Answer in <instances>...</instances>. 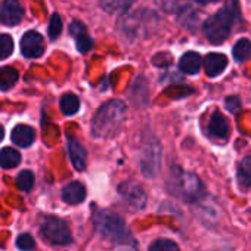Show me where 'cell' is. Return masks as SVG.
<instances>
[{
    "label": "cell",
    "instance_id": "cell-1",
    "mask_svg": "<svg viewBox=\"0 0 251 251\" xmlns=\"http://www.w3.org/2000/svg\"><path fill=\"white\" fill-rule=\"evenodd\" d=\"M126 115V103L120 99L105 102L93 115L92 135L98 139H106L114 136Z\"/></svg>",
    "mask_w": 251,
    "mask_h": 251
},
{
    "label": "cell",
    "instance_id": "cell-2",
    "mask_svg": "<svg viewBox=\"0 0 251 251\" xmlns=\"http://www.w3.org/2000/svg\"><path fill=\"white\" fill-rule=\"evenodd\" d=\"M239 18V6L238 0H226L222 9H219L214 15L205 20L202 28L204 34L213 45H220L225 42L230 33L232 25Z\"/></svg>",
    "mask_w": 251,
    "mask_h": 251
},
{
    "label": "cell",
    "instance_id": "cell-3",
    "mask_svg": "<svg viewBox=\"0 0 251 251\" xmlns=\"http://www.w3.org/2000/svg\"><path fill=\"white\" fill-rule=\"evenodd\" d=\"M95 229L114 244H135L133 235L126 225L124 219L115 213L99 210L93 216Z\"/></svg>",
    "mask_w": 251,
    "mask_h": 251
},
{
    "label": "cell",
    "instance_id": "cell-4",
    "mask_svg": "<svg viewBox=\"0 0 251 251\" xmlns=\"http://www.w3.org/2000/svg\"><path fill=\"white\" fill-rule=\"evenodd\" d=\"M169 189L172 194L185 201H195L202 195V185L200 179L195 175L185 172L179 167H175L172 170Z\"/></svg>",
    "mask_w": 251,
    "mask_h": 251
},
{
    "label": "cell",
    "instance_id": "cell-5",
    "mask_svg": "<svg viewBox=\"0 0 251 251\" xmlns=\"http://www.w3.org/2000/svg\"><path fill=\"white\" fill-rule=\"evenodd\" d=\"M157 18L148 11H136L133 14L126 15L121 21V30L129 34V37H141L145 31H150L155 25Z\"/></svg>",
    "mask_w": 251,
    "mask_h": 251
},
{
    "label": "cell",
    "instance_id": "cell-6",
    "mask_svg": "<svg viewBox=\"0 0 251 251\" xmlns=\"http://www.w3.org/2000/svg\"><path fill=\"white\" fill-rule=\"evenodd\" d=\"M42 235L46 238V241L55 244V245H68L71 244V232L67 223L55 216H49L45 219L42 225Z\"/></svg>",
    "mask_w": 251,
    "mask_h": 251
},
{
    "label": "cell",
    "instance_id": "cell-7",
    "mask_svg": "<svg viewBox=\"0 0 251 251\" xmlns=\"http://www.w3.org/2000/svg\"><path fill=\"white\" fill-rule=\"evenodd\" d=\"M160 166H161V148L157 141H152L144 148L142 155H141L142 175L151 179L158 175Z\"/></svg>",
    "mask_w": 251,
    "mask_h": 251
},
{
    "label": "cell",
    "instance_id": "cell-8",
    "mask_svg": "<svg viewBox=\"0 0 251 251\" xmlns=\"http://www.w3.org/2000/svg\"><path fill=\"white\" fill-rule=\"evenodd\" d=\"M118 192L120 195L127 201L130 205H133L135 208L141 210L147 205V194L145 191L141 188L139 183L133 182V180H126L118 186Z\"/></svg>",
    "mask_w": 251,
    "mask_h": 251
},
{
    "label": "cell",
    "instance_id": "cell-9",
    "mask_svg": "<svg viewBox=\"0 0 251 251\" xmlns=\"http://www.w3.org/2000/svg\"><path fill=\"white\" fill-rule=\"evenodd\" d=\"M24 17L21 0H3L0 5V23L5 25H17Z\"/></svg>",
    "mask_w": 251,
    "mask_h": 251
},
{
    "label": "cell",
    "instance_id": "cell-10",
    "mask_svg": "<svg viewBox=\"0 0 251 251\" xmlns=\"http://www.w3.org/2000/svg\"><path fill=\"white\" fill-rule=\"evenodd\" d=\"M21 52L27 58H40L45 52L43 37L37 31H28L21 40Z\"/></svg>",
    "mask_w": 251,
    "mask_h": 251
},
{
    "label": "cell",
    "instance_id": "cell-11",
    "mask_svg": "<svg viewBox=\"0 0 251 251\" xmlns=\"http://www.w3.org/2000/svg\"><path fill=\"white\" fill-rule=\"evenodd\" d=\"M70 33H71V36L75 39L77 49H78L81 53H86V52H89V50L93 48V40L89 37L86 27H84L80 21H73V23H71V25H70Z\"/></svg>",
    "mask_w": 251,
    "mask_h": 251
},
{
    "label": "cell",
    "instance_id": "cell-12",
    "mask_svg": "<svg viewBox=\"0 0 251 251\" xmlns=\"http://www.w3.org/2000/svg\"><path fill=\"white\" fill-rule=\"evenodd\" d=\"M61 197L67 204H80L86 198V188L80 182H71L62 188Z\"/></svg>",
    "mask_w": 251,
    "mask_h": 251
},
{
    "label": "cell",
    "instance_id": "cell-13",
    "mask_svg": "<svg viewBox=\"0 0 251 251\" xmlns=\"http://www.w3.org/2000/svg\"><path fill=\"white\" fill-rule=\"evenodd\" d=\"M226 65H227V58L222 53H208L204 59V67L208 77H217L225 71Z\"/></svg>",
    "mask_w": 251,
    "mask_h": 251
},
{
    "label": "cell",
    "instance_id": "cell-14",
    "mask_svg": "<svg viewBox=\"0 0 251 251\" xmlns=\"http://www.w3.org/2000/svg\"><path fill=\"white\" fill-rule=\"evenodd\" d=\"M208 130L213 136H216L219 139H227L230 127H229V123H227L226 117L222 115L220 112H214L208 123Z\"/></svg>",
    "mask_w": 251,
    "mask_h": 251
},
{
    "label": "cell",
    "instance_id": "cell-15",
    "mask_svg": "<svg viewBox=\"0 0 251 251\" xmlns=\"http://www.w3.org/2000/svg\"><path fill=\"white\" fill-rule=\"evenodd\" d=\"M12 142L17 144L18 147H23V148H27L30 147L34 139H36V132L33 127L30 126H25V124H18L17 127H14L12 130Z\"/></svg>",
    "mask_w": 251,
    "mask_h": 251
},
{
    "label": "cell",
    "instance_id": "cell-16",
    "mask_svg": "<svg viewBox=\"0 0 251 251\" xmlns=\"http://www.w3.org/2000/svg\"><path fill=\"white\" fill-rule=\"evenodd\" d=\"M68 151H70V158H71L73 166L78 172H81L86 167V158H87L84 147L77 139L70 138L68 139Z\"/></svg>",
    "mask_w": 251,
    "mask_h": 251
},
{
    "label": "cell",
    "instance_id": "cell-17",
    "mask_svg": "<svg viewBox=\"0 0 251 251\" xmlns=\"http://www.w3.org/2000/svg\"><path fill=\"white\" fill-rule=\"evenodd\" d=\"M201 64H202V59L197 52H188L180 58L179 68L185 74H197L201 68Z\"/></svg>",
    "mask_w": 251,
    "mask_h": 251
},
{
    "label": "cell",
    "instance_id": "cell-18",
    "mask_svg": "<svg viewBox=\"0 0 251 251\" xmlns=\"http://www.w3.org/2000/svg\"><path fill=\"white\" fill-rule=\"evenodd\" d=\"M179 21L188 28H195L200 23V12L191 5H183L179 9Z\"/></svg>",
    "mask_w": 251,
    "mask_h": 251
},
{
    "label": "cell",
    "instance_id": "cell-19",
    "mask_svg": "<svg viewBox=\"0 0 251 251\" xmlns=\"http://www.w3.org/2000/svg\"><path fill=\"white\" fill-rule=\"evenodd\" d=\"M18 71L14 67H2L0 68V90H9L18 81Z\"/></svg>",
    "mask_w": 251,
    "mask_h": 251
},
{
    "label": "cell",
    "instance_id": "cell-20",
    "mask_svg": "<svg viewBox=\"0 0 251 251\" xmlns=\"http://www.w3.org/2000/svg\"><path fill=\"white\" fill-rule=\"evenodd\" d=\"M136 0H100V6L109 14H120L127 11Z\"/></svg>",
    "mask_w": 251,
    "mask_h": 251
},
{
    "label": "cell",
    "instance_id": "cell-21",
    "mask_svg": "<svg viewBox=\"0 0 251 251\" xmlns=\"http://www.w3.org/2000/svg\"><path fill=\"white\" fill-rule=\"evenodd\" d=\"M21 163V155L14 148H3L0 151V166L3 169H14Z\"/></svg>",
    "mask_w": 251,
    "mask_h": 251
},
{
    "label": "cell",
    "instance_id": "cell-22",
    "mask_svg": "<svg viewBox=\"0 0 251 251\" xmlns=\"http://www.w3.org/2000/svg\"><path fill=\"white\" fill-rule=\"evenodd\" d=\"M233 58L238 62H244L251 56V42L247 39H241L233 46Z\"/></svg>",
    "mask_w": 251,
    "mask_h": 251
},
{
    "label": "cell",
    "instance_id": "cell-23",
    "mask_svg": "<svg viewBox=\"0 0 251 251\" xmlns=\"http://www.w3.org/2000/svg\"><path fill=\"white\" fill-rule=\"evenodd\" d=\"M80 108V100L75 95L67 93L61 98V109L65 115H73L78 111Z\"/></svg>",
    "mask_w": 251,
    "mask_h": 251
},
{
    "label": "cell",
    "instance_id": "cell-24",
    "mask_svg": "<svg viewBox=\"0 0 251 251\" xmlns=\"http://www.w3.org/2000/svg\"><path fill=\"white\" fill-rule=\"evenodd\" d=\"M238 179L244 186H251V155L245 157L238 167Z\"/></svg>",
    "mask_w": 251,
    "mask_h": 251
},
{
    "label": "cell",
    "instance_id": "cell-25",
    "mask_svg": "<svg viewBox=\"0 0 251 251\" xmlns=\"http://www.w3.org/2000/svg\"><path fill=\"white\" fill-rule=\"evenodd\" d=\"M14 52V40L9 34H0V61L6 59Z\"/></svg>",
    "mask_w": 251,
    "mask_h": 251
},
{
    "label": "cell",
    "instance_id": "cell-26",
    "mask_svg": "<svg viewBox=\"0 0 251 251\" xmlns=\"http://www.w3.org/2000/svg\"><path fill=\"white\" fill-rule=\"evenodd\" d=\"M17 185L21 191H31V188L34 186V175L30 170H24L18 175L17 177Z\"/></svg>",
    "mask_w": 251,
    "mask_h": 251
},
{
    "label": "cell",
    "instance_id": "cell-27",
    "mask_svg": "<svg viewBox=\"0 0 251 251\" xmlns=\"http://www.w3.org/2000/svg\"><path fill=\"white\" fill-rule=\"evenodd\" d=\"M62 31V20L58 14H53L52 18H50V23H49V30H48V34L52 40H56L59 37Z\"/></svg>",
    "mask_w": 251,
    "mask_h": 251
},
{
    "label": "cell",
    "instance_id": "cell-28",
    "mask_svg": "<svg viewBox=\"0 0 251 251\" xmlns=\"http://www.w3.org/2000/svg\"><path fill=\"white\" fill-rule=\"evenodd\" d=\"M150 251H179V247L170 239H157L151 244Z\"/></svg>",
    "mask_w": 251,
    "mask_h": 251
},
{
    "label": "cell",
    "instance_id": "cell-29",
    "mask_svg": "<svg viewBox=\"0 0 251 251\" xmlns=\"http://www.w3.org/2000/svg\"><path fill=\"white\" fill-rule=\"evenodd\" d=\"M17 247L23 251H31L36 247V241L30 233H21L17 238Z\"/></svg>",
    "mask_w": 251,
    "mask_h": 251
},
{
    "label": "cell",
    "instance_id": "cell-30",
    "mask_svg": "<svg viewBox=\"0 0 251 251\" xmlns=\"http://www.w3.org/2000/svg\"><path fill=\"white\" fill-rule=\"evenodd\" d=\"M226 108H227V111H230V112H236V111L241 108L239 99H238L236 96H229V98L226 99Z\"/></svg>",
    "mask_w": 251,
    "mask_h": 251
},
{
    "label": "cell",
    "instance_id": "cell-31",
    "mask_svg": "<svg viewBox=\"0 0 251 251\" xmlns=\"http://www.w3.org/2000/svg\"><path fill=\"white\" fill-rule=\"evenodd\" d=\"M198 3H201V5H205V3H211V2H216V0H197Z\"/></svg>",
    "mask_w": 251,
    "mask_h": 251
},
{
    "label": "cell",
    "instance_id": "cell-32",
    "mask_svg": "<svg viewBox=\"0 0 251 251\" xmlns=\"http://www.w3.org/2000/svg\"><path fill=\"white\" fill-rule=\"evenodd\" d=\"M3 136H5V130H3V127H2V126H0V141L3 139Z\"/></svg>",
    "mask_w": 251,
    "mask_h": 251
}]
</instances>
